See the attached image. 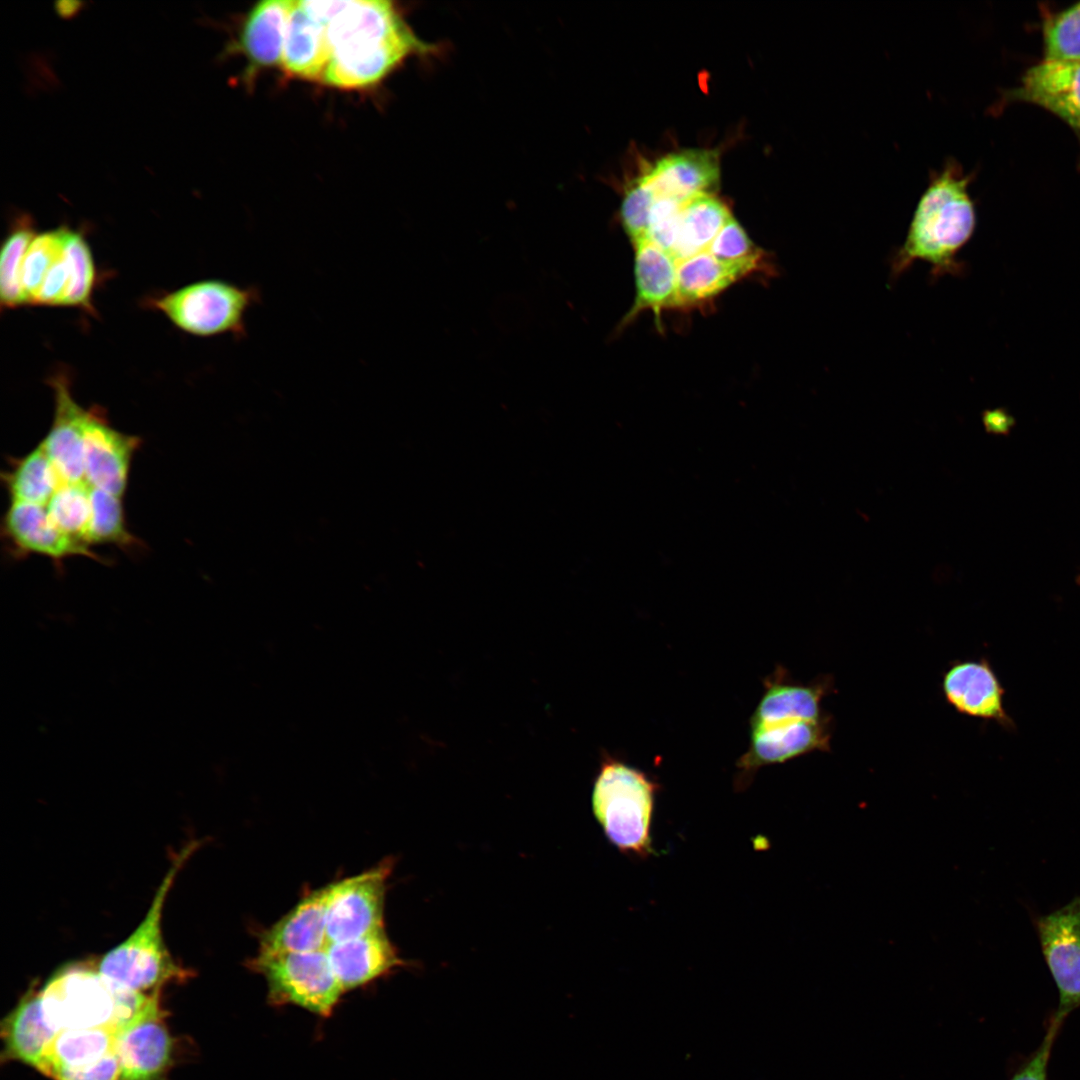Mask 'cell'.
Here are the masks:
<instances>
[{"mask_svg": "<svg viewBox=\"0 0 1080 1080\" xmlns=\"http://www.w3.org/2000/svg\"><path fill=\"white\" fill-rule=\"evenodd\" d=\"M970 177L955 160L931 176L920 197L904 244L892 263L893 273L903 272L916 260L932 265L935 275L958 268L955 256L971 237L976 223L968 193Z\"/></svg>", "mask_w": 1080, "mask_h": 1080, "instance_id": "obj_1", "label": "cell"}, {"mask_svg": "<svg viewBox=\"0 0 1080 1080\" xmlns=\"http://www.w3.org/2000/svg\"><path fill=\"white\" fill-rule=\"evenodd\" d=\"M39 993L45 1017L57 1033L91 1028L117 1032L143 1013L153 998L115 986L85 962L57 969Z\"/></svg>", "mask_w": 1080, "mask_h": 1080, "instance_id": "obj_2", "label": "cell"}, {"mask_svg": "<svg viewBox=\"0 0 1080 1080\" xmlns=\"http://www.w3.org/2000/svg\"><path fill=\"white\" fill-rule=\"evenodd\" d=\"M197 847V842H190L176 855L142 921L95 964L98 972L115 986L154 994L161 992L167 983L188 977L189 973L167 948L162 921L165 902L176 876Z\"/></svg>", "mask_w": 1080, "mask_h": 1080, "instance_id": "obj_3", "label": "cell"}, {"mask_svg": "<svg viewBox=\"0 0 1080 1080\" xmlns=\"http://www.w3.org/2000/svg\"><path fill=\"white\" fill-rule=\"evenodd\" d=\"M659 784L624 761L602 759L592 791L593 813L608 840L622 853L645 859L654 853L651 824Z\"/></svg>", "mask_w": 1080, "mask_h": 1080, "instance_id": "obj_4", "label": "cell"}, {"mask_svg": "<svg viewBox=\"0 0 1080 1080\" xmlns=\"http://www.w3.org/2000/svg\"><path fill=\"white\" fill-rule=\"evenodd\" d=\"M261 297L256 286L205 279L151 297L147 305L188 334L198 337L229 334L241 339L247 336V313L261 303Z\"/></svg>", "mask_w": 1080, "mask_h": 1080, "instance_id": "obj_5", "label": "cell"}, {"mask_svg": "<svg viewBox=\"0 0 1080 1080\" xmlns=\"http://www.w3.org/2000/svg\"><path fill=\"white\" fill-rule=\"evenodd\" d=\"M247 967L262 976L271 1006H296L329 1017L345 994L325 949L311 952L257 953Z\"/></svg>", "mask_w": 1080, "mask_h": 1080, "instance_id": "obj_6", "label": "cell"}, {"mask_svg": "<svg viewBox=\"0 0 1080 1080\" xmlns=\"http://www.w3.org/2000/svg\"><path fill=\"white\" fill-rule=\"evenodd\" d=\"M391 870L392 862L385 859L364 872L330 883L328 944L385 930V895Z\"/></svg>", "mask_w": 1080, "mask_h": 1080, "instance_id": "obj_7", "label": "cell"}, {"mask_svg": "<svg viewBox=\"0 0 1080 1080\" xmlns=\"http://www.w3.org/2000/svg\"><path fill=\"white\" fill-rule=\"evenodd\" d=\"M443 48L420 39L410 26L380 41L336 50L330 54L322 82L341 89H361L378 83L406 59L438 56Z\"/></svg>", "mask_w": 1080, "mask_h": 1080, "instance_id": "obj_8", "label": "cell"}, {"mask_svg": "<svg viewBox=\"0 0 1080 1080\" xmlns=\"http://www.w3.org/2000/svg\"><path fill=\"white\" fill-rule=\"evenodd\" d=\"M832 722L828 714L819 720L749 723V746L736 762V786L744 789L763 766L784 763L815 751H830Z\"/></svg>", "mask_w": 1080, "mask_h": 1080, "instance_id": "obj_9", "label": "cell"}, {"mask_svg": "<svg viewBox=\"0 0 1080 1080\" xmlns=\"http://www.w3.org/2000/svg\"><path fill=\"white\" fill-rule=\"evenodd\" d=\"M1032 920L1059 995L1053 1014L1065 1020L1080 1007V895Z\"/></svg>", "mask_w": 1080, "mask_h": 1080, "instance_id": "obj_10", "label": "cell"}, {"mask_svg": "<svg viewBox=\"0 0 1080 1080\" xmlns=\"http://www.w3.org/2000/svg\"><path fill=\"white\" fill-rule=\"evenodd\" d=\"M141 439L113 428L104 410L88 408L84 430V478L94 488L122 497Z\"/></svg>", "mask_w": 1080, "mask_h": 1080, "instance_id": "obj_11", "label": "cell"}, {"mask_svg": "<svg viewBox=\"0 0 1080 1080\" xmlns=\"http://www.w3.org/2000/svg\"><path fill=\"white\" fill-rule=\"evenodd\" d=\"M94 258L84 235L67 227L62 250L50 265L31 305L74 307L94 314Z\"/></svg>", "mask_w": 1080, "mask_h": 1080, "instance_id": "obj_12", "label": "cell"}, {"mask_svg": "<svg viewBox=\"0 0 1080 1080\" xmlns=\"http://www.w3.org/2000/svg\"><path fill=\"white\" fill-rule=\"evenodd\" d=\"M2 536L15 557L38 554L58 564L68 557L80 555L103 562L87 543L58 529L45 506L11 502L2 520Z\"/></svg>", "mask_w": 1080, "mask_h": 1080, "instance_id": "obj_13", "label": "cell"}, {"mask_svg": "<svg viewBox=\"0 0 1080 1080\" xmlns=\"http://www.w3.org/2000/svg\"><path fill=\"white\" fill-rule=\"evenodd\" d=\"M119 1080H160L171 1059L172 1040L160 1000L116 1032Z\"/></svg>", "mask_w": 1080, "mask_h": 1080, "instance_id": "obj_14", "label": "cell"}, {"mask_svg": "<svg viewBox=\"0 0 1080 1080\" xmlns=\"http://www.w3.org/2000/svg\"><path fill=\"white\" fill-rule=\"evenodd\" d=\"M942 689L959 713L1015 730L1016 724L1004 707L1005 689L986 658L954 662L944 673Z\"/></svg>", "mask_w": 1080, "mask_h": 1080, "instance_id": "obj_15", "label": "cell"}, {"mask_svg": "<svg viewBox=\"0 0 1080 1080\" xmlns=\"http://www.w3.org/2000/svg\"><path fill=\"white\" fill-rule=\"evenodd\" d=\"M48 383L54 394V417L41 444L63 483L85 481L83 448L88 408L75 401L65 374L57 373Z\"/></svg>", "mask_w": 1080, "mask_h": 1080, "instance_id": "obj_16", "label": "cell"}, {"mask_svg": "<svg viewBox=\"0 0 1080 1080\" xmlns=\"http://www.w3.org/2000/svg\"><path fill=\"white\" fill-rule=\"evenodd\" d=\"M1007 96L1055 114L1080 140V62L1044 59L1030 67Z\"/></svg>", "mask_w": 1080, "mask_h": 1080, "instance_id": "obj_17", "label": "cell"}, {"mask_svg": "<svg viewBox=\"0 0 1080 1080\" xmlns=\"http://www.w3.org/2000/svg\"><path fill=\"white\" fill-rule=\"evenodd\" d=\"M330 884L303 895L298 903L259 935V953L311 952L328 945L326 907Z\"/></svg>", "mask_w": 1080, "mask_h": 1080, "instance_id": "obj_18", "label": "cell"}, {"mask_svg": "<svg viewBox=\"0 0 1080 1080\" xmlns=\"http://www.w3.org/2000/svg\"><path fill=\"white\" fill-rule=\"evenodd\" d=\"M764 693L753 711L749 723H764L783 719L819 720L825 713L822 699L831 694L834 686L830 675L803 684L792 680L789 673L778 666L764 679Z\"/></svg>", "mask_w": 1080, "mask_h": 1080, "instance_id": "obj_19", "label": "cell"}, {"mask_svg": "<svg viewBox=\"0 0 1080 1080\" xmlns=\"http://www.w3.org/2000/svg\"><path fill=\"white\" fill-rule=\"evenodd\" d=\"M325 951L345 993L377 980L403 963L385 930L329 943Z\"/></svg>", "mask_w": 1080, "mask_h": 1080, "instance_id": "obj_20", "label": "cell"}, {"mask_svg": "<svg viewBox=\"0 0 1080 1080\" xmlns=\"http://www.w3.org/2000/svg\"><path fill=\"white\" fill-rule=\"evenodd\" d=\"M718 153L712 150H686L669 154L657 161L641 178L658 197L686 200L710 193L719 183Z\"/></svg>", "mask_w": 1080, "mask_h": 1080, "instance_id": "obj_21", "label": "cell"}, {"mask_svg": "<svg viewBox=\"0 0 1080 1080\" xmlns=\"http://www.w3.org/2000/svg\"><path fill=\"white\" fill-rule=\"evenodd\" d=\"M294 0H265L248 13L239 36L240 51L248 60V72L282 64L288 22Z\"/></svg>", "mask_w": 1080, "mask_h": 1080, "instance_id": "obj_22", "label": "cell"}, {"mask_svg": "<svg viewBox=\"0 0 1080 1080\" xmlns=\"http://www.w3.org/2000/svg\"><path fill=\"white\" fill-rule=\"evenodd\" d=\"M330 58L325 23L313 17L296 1L291 12L282 66L293 76L322 81Z\"/></svg>", "mask_w": 1080, "mask_h": 1080, "instance_id": "obj_23", "label": "cell"}, {"mask_svg": "<svg viewBox=\"0 0 1080 1080\" xmlns=\"http://www.w3.org/2000/svg\"><path fill=\"white\" fill-rule=\"evenodd\" d=\"M57 1032L48 1023L39 990L29 991L4 1019L1 1035L8 1059L37 1068Z\"/></svg>", "mask_w": 1080, "mask_h": 1080, "instance_id": "obj_24", "label": "cell"}, {"mask_svg": "<svg viewBox=\"0 0 1080 1080\" xmlns=\"http://www.w3.org/2000/svg\"><path fill=\"white\" fill-rule=\"evenodd\" d=\"M754 270L719 261L708 250L685 258L677 262L675 307L701 304Z\"/></svg>", "mask_w": 1080, "mask_h": 1080, "instance_id": "obj_25", "label": "cell"}, {"mask_svg": "<svg viewBox=\"0 0 1080 1080\" xmlns=\"http://www.w3.org/2000/svg\"><path fill=\"white\" fill-rule=\"evenodd\" d=\"M634 248L636 297L625 321L645 309L659 315L662 309L675 307L676 299V260L649 241Z\"/></svg>", "mask_w": 1080, "mask_h": 1080, "instance_id": "obj_26", "label": "cell"}, {"mask_svg": "<svg viewBox=\"0 0 1080 1080\" xmlns=\"http://www.w3.org/2000/svg\"><path fill=\"white\" fill-rule=\"evenodd\" d=\"M116 1031L109 1028L59 1031L36 1069L52 1078L57 1072L91 1064L115 1051Z\"/></svg>", "mask_w": 1080, "mask_h": 1080, "instance_id": "obj_27", "label": "cell"}, {"mask_svg": "<svg viewBox=\"0 0 1080 1080\" xmlns=\"http://www.w3.org/2000/svg\"><path fill=\"white\" fill-rule=\"evenodd\" d=\"M732 217L727 206L711 193L686 199L681 208L678 236L673 258L679 262L707 251Z\"/></svg>", "mask_w": 1080, "mask_h": 1080, "instance_id": "obj_28", "label": "cell"}, {"mask_svg": "<svg viewBox=\"0 0 1080 1080\" xmlns=\"http://www.w3.org/2000/svg\"><path fill=\"white\" fill-rule=\"evenodd\" d=\"M12 460L10 469L1 474L11 502L45 506L64 484L41 442L25 456Z\"/></svg>", "mask_w": 1080, "mask_h": 1080, "instance_id": "obj_29", "label": "cell"}, {"mask_svg": "<svg viewBox=\"0 0 1080 1080\" xmlns=\"http://www.w3.org/2000/svg\"><path fill=\"white\" fill-rule=\"evenodd\" d=\"M28 216L16 219L5 237L0 255V304L2 309L27 305L22 286V270L27 249L36 236Z\"/></svg>", "mask_w": 1080, "mask_h": 1080, "instance_id": "obj_30", "label": "cell"}, {"mask_svg": "<svg viewBox=\"0 0 1080 1080\" xmlns=\"http://www.w3.org/2000/svg\"><path fill=\"white\" fill-rule=\"evenodd\" d=\"M91 520L87 541L91 544H112L127 550L135 547L137 538L126 526L121 497L91 487Z\"/></svg>", "mask_w": 1080, "mask_h": 1080, "instance_id": "obj_31", "label": "cell"}, {"mask_svg": "<svg viewBox=\"0 0 1080 1080\" xmlns=\"http://www.w3.org/2000/svg\"><path fill=\"white\" fill-rule=\"evenodd\" d=\"M90 489L91 486L86 481L64 483L46 505L49 518L58 529L88 545Z\"/></svg>", "mask_w": 1080, "mask_h": 1080, "instance_id": "obj_32", "label": "cell"}, {"mask_svg": "<svg viewBox=\"0 0 1080 1080\" xmlns=\"http://www.w3.org/2000/svg\"><path fill=\"white\" fill-rule=\"evenodd\" d=\"M66 231L67 226L44 231L36 234L30 243L22 270V286L27 305H31L50 265L62 250Z\"/></svg>", "mask_w": 1080, "mask_h": 1080, "instance_id": "obj_33", "label": "cell"}, {"mask_svg": "<svg viewBox=\"0 0 1080 1080\" xmlns=\"http://www.w3.org/2000/svg\"><path fill=\"white\" fill-rule=\"evenodd\" d=\"M1043 36L1045 59L1080 62V3L1051 17Z\"/></svg>", "mask_w": 1080, "mask_h": 1080, "instance_id": "obj_34", "label": "cell"}, {"mask_svg": "<svg viewBox=\"0 0 1080 1080\" xmlns=\"http://www.w3.org/2000/svg\"><path fill=\"white\" fill-rule=\"evenodd\" d=\"M657 198L656 192L641 177L625 192L620 216L634 247L647 241L650 214Z\"/></svg>", "mask_w": 1080, "mask_h": 1080, "instance_id": "obj_35", "label": "cell"}, {"mask_svg": "<svg viewBox=\"0 0 1080 1080\" xmlns=\"http://www.w3.org/2000/svg\"><path fill=\"white\" fill-rule=\"evenodd\" d=\"M708 251L719 261L743 264L757 269L761 251L754 246L742 226L731 217L711 243Z\"/></svg>", "mask_w": 1080, "mask_h": 1080, "instance_id": "obj_36", "label": "cell"}, {"mask_svg": "<svg viewBox=\"0 0 1080 1080\" xmlns=\"http://www.w3.org/2000/svg\"><path fill=\"white\" fill-rule=\"evenodd\" d=\"M684 201L673 197H658L650 214L647 241L666 251L672 257Z\"/></svg>", "mask_w": 1080, "mask_h": 1080, "instance_id": "obj_37", "label": "cell"}, {"mask_svg": "<svg viewBox=\"0 0 1080 1080\" xmlns=\"http://www.w3.org/2000/svg\"><path fill=\"white\" fill-rule=\"evenodd\" d=\"M1064 1020L1052 1014L1038 1048L1013 1072L1009 1080H1049L1048 1066L1052 1047Z\"/></svg>", "mask_w": 1080, "mask_h": 1080, "instance_id": "obj_38", "label": "cell"}, {"mask_svg": "<svg viewBox=\"0 0 1080 1080\" xmlns=\"http://www.w3.org/2000/svg\"><path fill=\"white\" fill-rule=\"evenodd\" d=\"M120 1062L116 1051L88 1065L57 1072L53 1080H119Z\"/></svg>", "mask_w": 1080, "mask_h": 1080, "instance_id": "obj_39", "label": "cell"}, {"mask_svg": "<svg viewBox=\"0 0 1080 1080\" xmlns=\"http://www.w3.org/2000/svg\"><path fill=\"white\" fill-rule=\"evenodd\" d=\"M81 4L79 1H59L55 4L56 12L59 16L68 18L79 11Z\"/></svg>", "mask_w": 1080, "mask_h": 1080, "instance_id": "obj_40", "label": "cell"}, {"mask_svg": "<svg viewBox=\"0 0 1080 1080\" xmlns=\"http://www.w3.org/2000/svg\"><path fill=\"white\" fill-rule=\"evenodd\" d=\"M1076 582H1077L1078 585H1080V575L1077 576Z\"/></svg>", "mask_w": 1080, "mask_h": 1080, "instance_id": "obj_41", "label": "cell"}]
</instances>
